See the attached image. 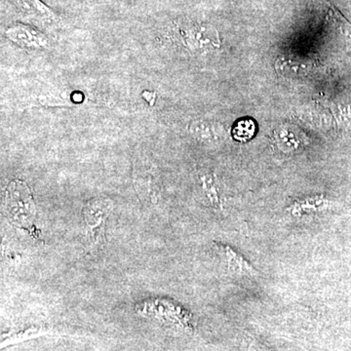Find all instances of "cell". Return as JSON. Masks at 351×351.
Wrapping results in <instances>:
<instances>
[{
	"mask_svg": "<svg viewBox=\"0 0 351 351\" xmlns=\"http://www.w3.org/2000/svg\"><path fill=\"white\" fill-rule=\"evenodd\" d=\"M6 211L14 223L25 225L36 216V203L29 186L15 180L6 189Z\"/></svg>",
	"mask_w": 351,
	"mask_h": 351,
	"instance_id": "1",
	"label": "cell"
},
{
	"mask_svg": "<svg viewBox=\"0 0 351 351\" xmlns=\"http://www.w3.org/2000/svg\"><path fill=\"white\" fill-rule=\"evenodd\" d=\"M112 201L97 197L88 201L83 209L85 233L90 246H96L105 239L106 221L112 210Z\"/></svg>",
	"mask_w": 351,
	"mask_h": 351,
	"instance_id": "2",
	"label": "cell"
},
{
	"mask_svg": "<svg viewBox=\"0 0 351 351\" xmlns=\"http://www.w3.org/2000/svg\"><path fill=\"white\" fill-rule=\"evenodd\" d=\"M5 36L11 43L25 49L43 50L49 47L48 36L31 25L14 23L7 27Z\"/></svg>",
	"mask_w": 351,
	"mask_h": 351,
	"instance_id": "3",
	"label": "cell"
},
{
	"mask_svg": "<svg viewBox=\"0 0 351 351\" xmlns=\"http://www.w3.org/2000/svg\"><path fill=\"white\" fill-rule=\"evenodd\" d=\"M10 1L23 16L36 24L43 27H50L59 22L57 14L41 0H10Z\"/></svg>",
	"mask_w": 351,
	"mask_h": 351,
	"instance_id": "4",
	"label": "cell"
}]
</instances>
